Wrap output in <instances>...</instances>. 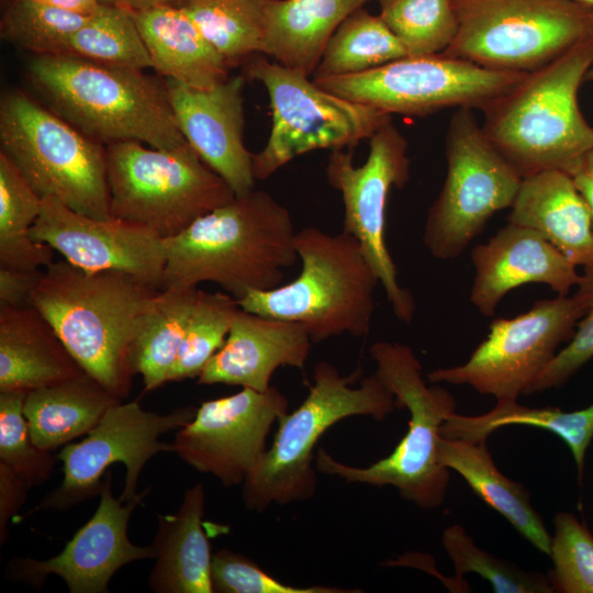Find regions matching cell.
<instances>
[{
    "instance_id": "1",
    "label": "cell",
    "mask_w": 593,
    "mask_h": 593,
    "mask_svg": "<svg viewBox=\"0 0 593 593\" xmlns=\"http://www.w3.org/2000/svg\"><path fill=\"white\" fill-rule=\"evenodd\" d=\"M290 211L271 194L250 190L164 239L163 288L219 284L236 300L281 286L299 256Z\"/></svg>"
},
{
    "instance_id": "2",
    "label": "cell",
    "mask_w": 593,
    "mask_h": 593,
    "mask_svg": "<svg viewBox=\"0 0 593 593\" xmlns=\"http://www.w3.org/2000/svg\"><path fill=\"white\" fill-rule=\"evenodd\" d=\"M158 290L127 272L87 271L63 259L44 268L32 305L82 370L123 400L135 374L130 360L135 323Z\"/></svg>"
},
{
    "instance_id": "3",
    "label": "cell",
    "mask_w": 593,
    "mask_h": 593,
    "mask_svg": "<svg viewBox=\"0 0 593 593\" xmlns=\"http://www.w3.org/2000/svg\"><path fill=\"white\" fill-rule=\"evenodd\" d=\"M592 61L593 34L527 72L483 109V132L522 177L581 171L593 148V127L580 110L578 93Z\"/></svg>"
},
{
    "instance_id": "4",
    "label": "cell",
    "mask_w": 593,
    "mask_h": 593,
    "mask_svg": "<svg viewBox=\"0 0 593 593\" xmlns=\"http://www.w3.org/2000/svg\"><path fill=\"white\" fill-rule=\"evenodd\" d=\"M27 69L54 112L105 146L133 141L172 149L187 143L166 82L145 70L69 54L34 56Z\"/></svg>"
},
{
    "instance_id": "5",
    "label": "cell",
    "mask_w": 593,
    "mask_h": 593,
    "mask_svg": "<svg viewBox=\"0 0 593 593\" xmlns=\"http://www.w3.org/2000/svg\"><path fill=\"white\" fill-rule=\"evenodd\" d=\"M299 276L271 290H251L237 300L240 309L299 322L313 343L344 334L366 336L374 313L379 279L350 234L315 226L295 233Z\"/></svg>"
},
{
    "instance_id": "6",
    "label": "cell",
    "mask_w": 593,
    "mask_h": 593,
    "mask_svg": "<svg viewBox=\"0 0 593 593\" xmlns=\"http://www.w3.org/2000/svg\"><path fill=\"white\" fill-rule=\"evenodd\" d=\"M376 373L410 413L409 428L394 450L367 466L336 460L324 448L315 456L316 469L350 483L394 486L400 495L423 510L439 507L446 497L450 470L438 460L440 428L456 412L455 398L441 387H428L413 349L401 343L379 340L370 347Z\"/></svg>"
},
{
    "instance_id": "7",
    "label": "cell",
    "mask_w": 593,
    "mask_h": 593,
    "mask_svg": "<svg viewBox=\"0 0 593 593\" xmlns=\"http://www.w3.org/2000/svg\"><path fill=\"white\" fill-rule=\"evenodd\" d=\"M362 369L342 376L327 361L313 370V383L304 401L279 421L272 445L242 488L244 505L262 512L272 504L287 505L311 499L316 491L314 448L334 424L350 416L383 421L398 401L374 372L362 378Z\"/></svg>"
},
{
    "instance_id": "8",
    "label": "cell",
    "mask_w": 593,
    "mask_h": 593,
    "mask_svg": "<svg viewBox=\"0 0 593 593\" xmlns=\"http://www.w3.org/2000/svg\"><path fill=\"white\" fill-rule=\"evenodd\" d=\"M111 217L146 227L163 239L236 195L186 143L172 149L138 142L107 145Z\"/></svg>"
},
{
    "instance_id": "9",
    "label": "cell",
    "mask_w": 593,
    "mask_h": 593,
    "mask_svg": "<svg viewBox=\"0 0 593 593\" xmlns=\"http://www.w3.org/2000/svg\"><path fill=\"white\" fill-rule=\"evenodd\" d=\"M0 143L41 198L98 219L111 217L107 146L21 91L3 96Z\"/></svg>"
},
{
    "instance_id": "10",
    "label": "cell",
    "mask_w": 593,
    "mask_h": 593,
    "mask_svg": "<svg viewBox=\"0 0 593 593\" xmlns=\"http://www.w3.org/2000/svg\"><path fill=\"white\" fill-rule=\"evenodd\" d=\"M458 31L443 53L482 67L534 71L593 34V9L573 0H452Z\"/></svg>"
},
{
    "instance_id": "11",
    "label": "cell",
    "mask_w": 593,
    "mask_h": 593,
    "mask_svg": "<svg viewBox=\"0 0 593 593\" xmlns=\"http://www.w3.org/2000/svg\"><path fill=\"white\" fill-rule=\"evenodd\" d=\"M245 75L264 85L272 114L267 144L253 153L256 180L311 150H353L391 120L382 110L333 94L305 74L258 55L245 63Z\"/></svg>"
},
{
    "instance_id": "12",
    "label": "cell",
    "mask_w": 593,
    "mask_h": 593,
    "mask_svg": "<svg viewBox=\"0 0 593 593\" xmlns=\"http://www.w3.org/2000/svg\"><path fill=\"white\" fill-rule=\"evenodd\" d=\"M446 160V178L423 233L425 247L439 260L459 257L496 212L511 208L523 179L489 141L473 109L452 114Z\"/></svg>"
},
{
    "instance_id": "13",
    "label": "cell",
    "mask_w": 593,
    "mask_h": 593,
    "mask_svg": "<svg viewBox=\"0 0 593 593\" xmlns=\"http://www.w3.org/2000/svg\"><path fill=\"white\" fill-rule=\"evenodd\" d=\"M572 295L539 300L511 318H496L468 360L426 374L432 383L468 385L496 400H518L569 342L590 307L593 290L581 275Z\"/></svg>"
},
{
    "instance_id": "14",
    "label": "cell",
    "mask_w": 593,
    "mask_h": 593,
    "mask_svg": "<svg viewBox=\"0 0 593 593\" xmlns=\"http://www.w3.org/2000/svg\"><path fill=\"white\" fill-rule=\"evenodd\" d=\"M525 75L437 54L406 56L363 72L312 80L333 94L389 114L425 116L448 108L483 110Z\"/></svg>"
},
{
    "instance_id": "15",
    "label": "cell",
    "mask_w": 593,
    "mask_h": 593,
    "mask_svg": "<svg viewBox=\"0 0 593 593\" xmlns=\"http://www.w3.org/2000/svg\"><path fill=\"white\" fill-rule=\"evenodd\" d=\"M407 142L392 120L369 138V155L360 166L353 150H332L326 166L328 183L340 192L344 203L343 231L354 236L398 320L410 324L415 313L412 293L398 280L395 264L385 240V211L392 188L402 189L410 178Z\"/></svg>"
},
{
    "instance_id": "16",
    "label": "cell",
    "mask_w": 593,
    "mask_h": 593,
    "mask_svg": "<svg viewBox=\"0 0 593 593\" xmlns=\"http://www.w3.org/2000/svg\"><path fill=\"white\" fill-rule=\"evenodd\" d=\"M195 412V407L186 406L161 415L143 410L137 400L113 404L83 439L60 448L56 458L64 463V479L37 508L64 511L100 495L108 469L118 462L126 469L120 499L130 501L137 494L145 463L158 452L171 451V444L159 441V437L183 427Z\"/></svg>"
},
{
    "instance_id": "17",
    "label": "cell",
    "mask_w": 593,
    "mask_h": 593,
    "mask_svg": "<svg viewBox=\"0 0 593 593\" xmlns=\"http://www.w3.org/2000/svg\"><path fill=\"white\" fill-rule=\"evenodd\" d=\"M288 409V398L272 385L204 401L176 432L171 451L225 486L243 484L266 454L272 425Z\"/></svg>"
},
{
    "instance_id": "18",
    "label": "cell",
    "mask_w": 593,
    "mask_h": 593,
    "mask_svg": "<svg viewBox=\"0 0 593 593\" xmlns=\"http://www.w3.org/2000/svg\"><path fill=\"white\" fill-rule=\"evenodd\" d=\"M31 234L78 268L123 271L163 289L165 240L146 227L115 217L85 215L46 197Z\"/></svg>"
},
{
    "instance_id": "19",
    "label": "cell",
    "mask_w": 593,
    "mask_h": 593,
    "mask_svg": "<svg viewBox=\"0 0 593 593\" xmlns=\"http://www.w3.org/2000/svg\"><path fill=\"white\" fill-rule=\"evenodd\" d=\"M111 479L112 473L107 472L94 514L60 553L47 560L16 559L9 564L11 578L38 588L48 574H56L71 593H105L111 578L121 567L154 558L152 545L138 547L127 537L130 517L149 488L123 504L112 494Z\"/></svg>"
},
{
    "instance_id": "20",
    "label": "cell",
    "mask_w": 593,
    "mask_h": 593,
    "mask_svg": "<svg viewBox=\"0 0 593 593\" xmlns=\"http://www.w3.org/2000/svg\"><path fill=\"white\" fill-rule=\"evenodd\" d=\"M170 105L187 143L236 195L255 188L253 153L243 137L245 76L228 77L210 89L166 79Z\"/></svg>"
},
{
    "instance_id": "21",
    "label": "cell",
    "mask_w": 593,
    "mask_h": 593,
    "mask_svg": "<svg viewBox=\"0 0 593 593\" xmlns=\"http://www.w3.org/2000/svg\"><path fill=\"white\" fill-rule=\"evenodd\" d=\"M474 277L470 302L492 316L501 300L525 283H542L568 295L581 275L577 266L538 232L507 222L471 251Z\"/></svg>"
},
{
    "instance_id": "22",
    "label": "cell",
    "mask_w": 593,
    "mask_h": 593,
    "mask_svg": "<svg viewBox=\"0 0 593 593\" xmlns=\"http://www.w3.org/2000/svg\"><path fill=\"white\" fill-rule=\"evenodd\" d=\"M312 343L307 329L299 322L239 307L224 345L209 360L197 382L266 391L278 368H304Z\"/></svg>"
},
{
    "instance_id": "23",
    "label": "cell",
    "mask_w": 593,
    "mask_h": 593,
    "mask_svg": "<svg viewBox=\"0 0 593 593\" xmlns=\"http://www.w3.org/2000/svg\"><path fill=\"white\" fill-rule=\"evenodd\" d=\"M507 222L529 227L577 267L593 268V227L589 206L573 176L544 170L523 177Z\"/></svg>"
},
{
    "instance_id": "24",
    "label": "cell",
    "mask_w": 593,
    "mask_h": 593,
    "mask_svg": "<svg viewBox=\"0 0 593 593\" xmlns=\"http://www.w3.org/2000/svg\"><path fill=\"white\" fill-rule=\"evenodd\" d=\"M85 371L33 305H0V392L49 387Z\"/></svg>"
},
{
    "instance_id": "25",
    "label": "cell",
    "mask_w": 593,
    "mask_h": 593,
    "mask_svg": "<svg viewBox=\"0 0 593 593\" xmlns=\"http://www.w3.org/2000/svg\"><path fill=\"white\" fill-rule=\"evenodd\" d=\"M132 15L152 68L160 76L194 89H210L228 78L231 67L182 5H156Z\"/></svg>"
},
{
    "instance_id": "26",
    "label": "cell",
    "mask_w": 593,
    "mask_h": 593,
    "mask_svg": "<svg viewBox=\"0 0 593 593\" xmlns=\"http://www.w3.org/2000/svg\"><path fill=\"white\" fill-rule=\"evenodd\" d=\"M204 490L200 483L184 492L178 511L158 517L149 574L156 593H212L210 542L203 530Z\"/></svg>"
},
{
    "instance_id": "27",
    "label": "cell",
    "mask_w": 593,
    "mask_h": 593,
    "mask_svg": "<svg viewBox=\"0 0 593 593\" xmlns=\"http://www.w3.org/2000/svg\"><path fill=\"white\" fill-rule=\"evenodd\" d=\"M369 0H267L265 55L312 76L339 24Z\"/></svg>"
},
{
    "instance_id": "28",
    "label": "cell",
    "mask_w": 593,
    "mask_h": 593,
    "mask_svg": "<svg viewBox=\"0 0 593 593\" xmlns=\"http://www.w3.org/2000/svg\"><path fill=\"white\" fill-rule=\"evenodd\" d=\"M438 460L458 472L473 493L500 513L532 546L549 556L551 535L532 505L529 491L497 469L486 441L440 437Z\"/></svg>"
},
{
    "instance_id": "29",
    "label": "cell",
    "mask_w": 593,
    "mask_h": 593,
    "mask_svg": "<svg viewBox=\"0 0 593 593\" xmlns=\"http://www.w3.org/2000/svg\"><path fill=\"white\" fill-rule=\"evenodd\" d=\"M122 401L83 372L54 385L29 391L23 413L33 443L55 451L86 436L113 404Z\"/></svg>"
},
{
    "instance_id": "30",
    "label": "cell",
    "mask_w": 593,
    "mask_h": 593,
    "mask_svg": "<svg viewBox=\"0 0 593 593\" xmlns=\"http://www.w3.org/2000/svg\"><path fill=\"white\" fill-rule=\"evenodd\" d=\"M198 292V287L191 286L159 289L137 317L130 360L134 373L142 376L145 391L167 382Z\"/></svg>"
},
{
    "instance_id": "31",
    "label": "cell",
    "mask_w": 593,
    "mask_h": 593,
    "mask_svg": "<svg viewBox=\"0 0 593 593\" xmlns=\"http://www.w3.org/2000/svg\"><path fill=\"white\" fill-rule=\"evenodd\" d=\"M511 425L538 427L561 438L571 451L581 482L586 451L593 440V403L581 410L563 411L528 407L521 405L517 400H496L494 407L481 415L451 413L441 425L440 436L486 441L492 433Z\"/></svg>"
},
{
    "instance_id": "32",
    "label": "cell",
    "mask_w": 593,
    "mask_h": 593,
    "mask_svg": "<svg viewBox=\"0 0 593 593\" xmlns=\"http://www.w3.org/2000/svg\"><path fill=\"white\" fill-rule=\"evenodd\" d=\"M42 201L15 164L0 152V267L44 269L54 261L55 250L31 234Z\"/></svg>"
},
{
    "instance_id": "33",
    "label": "cell",
    "mask_w": 593,
    "mask_h": 593,
    "mask_svg": "<svg viewBox=\"0 0 593 593\" xmlns=\"http://www.w3.org/2000/svg\"><path fill=\"white\" fill-rule=\"evenodd\" d=\"M406 56L404 45L381 16L361 7L332 34L312 78L359 74Z\"/></svg>"
},
{
    "instance_id": "34",
    "label": "cell",
    "mask_w": 593,
    "mask_h": 593,
    "mask_svg": "<svg viewBox=\"0 0 593 593\" xmlns=\"http://www.w3.org/2000/svg\"><path fill=\"white\" fill-rule=\"evenodd\" d=\"M267 0H188L182 7L230 67L264 54Z\"/></svg>"
},
{
    "instance_id": "35",
    "label": "cell",
    "mask_w": 593,
    "mask_h": 593,
    "mask_svg": "<svg viewBox=\"0 0 593 593\" xmlns=\"http://www.w3.org/2000/svg\"><path fill=\"white\" fill-rule=\"evenodd\" d=\"M64 54L91 61L145 70L152 60L132 15L119 7L101 4L76 31Z\"/></svg>"
},
{
    "instance_id": "36",
    "label": "cell",
    "mask_w": 593,
    "mask_h": 593,
    "mask_svg": "<svg viewBox=\"0 0 593 593\" xmlns=\"http://www.w3.org/2000/svg\"><path fill=\"white\" fill-rule=\"evenodd\" d=\"M238 309L237 300L228 293L199 290L167 382L199 377L224 345Z\"/></svg>"
},
{
    "instance_id": "37",
    "label": "cell",
    "mask_w": 593,
    "mask_h": 593,
    "mask_svg": "<svg viewBox=\"0 0 593 593\" xmlns=\"http://www.w3.org/2000/svg\"><path fill=\"white\" fill-rule=\"evenodd\" d=\"M380 16L409 56L443 54L452 43L458 21L452 0H378Z\"/></svg>"
},
{
    "instance_id": "38",
    "label": "cell",
    "mask_w": 593,
    "mask_h": 593,
    "mask_svg": "<svg viewBox=\"0 0 593 593\" xmlns=\"http://www.w3.org/2000/svg\"><path fill=\"white\" fill-rule=\"evenodd\" d=\"M88 18L35 0H13L3 14L1 36L34 56L64 54Z\"/></svg>"
},
{
    "instance_id": "39",
    "label": "cell",
    "mask_w": 593,
    "mask_h": 593,
    "mask_svg": "<svg viewBox=\"0 0 593 593\" xmlns=\"http://www.w3.org/2000/svg\"><path fill=\"white\" fill-rule=\"evenodd\" d=\"M443 547L454 564L456 578L475 573L496 593H553L547 574L525 571L479 548L459 524L444 530Z\"/></svg>"
},
{
    "instance_id": "40",
    "label": "cell",
    "mask_w": 593,
    "mask_h": 593,
    "mask_svg": "<svg viewBox=\"0 0 593 593\" xmlns=\"http://www.w3.org/2000/svg\"><path fill=\"white\" fill-rule=\"evenodd\" d=\"M548 579L557 593H593V534L578 517L560 512L553 519Z\"/></svg>"
},
{
    "instance_id": "41",
    "label": "cell",
    "mask_w": 593,
    "mask_h": 593,
    "mask_svg": "<svg viewBox=\"0 0 593 593\" xmlns=\"http://www.w3.org/2000/svg\"><path fill=\"white\" fill-rule=\"evenodd\" d=\"M26 392H0V462L20 475L31 488L44 483L56 456L37 447L23 413Z\"/></svg>"
},
{
    "instance_id": "42",
    "label": "cell",
    "mask_w": 593,
    "mask_h": 593,
    "mask_svg": "<svg viewBox=\"0 0 593 593\" xmlns=\"http://www.w3.org/2000/svg\"><path fill=\"white\" fill-rule=\"evenodd\" d=\"M211 582L217 593H350L331 586L299 588L286 584L248 558L221 549L212 555Z\"/></svg>"
},
{
    "instance_id": "43",
    "label": "cell",
    "mask_w": 593,
    "mask_h": 593,
    "mask_svg": "<svg viewBox=\"0 0 593 593\" xmlns=\"http://www.w3.org/2000/svg\"><path fill=\"white\" fill-rule=\"evenodd\" d=\"M593 290V268L582 273ZM593 358V296L589 310L578 323L568 344L560 349L547 367L528 387L525 395L559 388Z\"/></svg>"
},
{
    "instance_id": "44",
    "label": "cell",
    "mask_w": 593,
    "mask_h": 593,
    "mask_svg": "<svg viewBox=\"0 0 593 593\" xmlns=\"http://www.w3.org/2000/svg\"><path fill=\"white\" fill-rule=\"evenodd\" d=\"M44 269H12L0 267V305L29 306Z\"/></svg>"
},
{
    "instance_id": "45",
    "label": "cell",
    "mask_w": 593,
    "mask_h": 593,
    "mask_svg": "<svg viewBox=\"0 0 593 593\" xmlns=\"http://www.w3.org/2000/svg\"><path fill=\"white\" fill-rule=\"evenodd\" d=\"M31 486L11 468L0 462V542L3 545L8 537L9 519L24 503Z\"/></svg>"
},
{
    "instance_id": "46",
    "label": "cell",
    "mask_w": 593,
    "mask_h": 593,
    "mask_svg": "<svg viewBox=\"0 0 593 593\" xmlns=\"http://www.w3.org/2000/svg\"><path fill=\"white\" fill-rule=\"evenodd\" d=\"M66 11L91 15L102 4L100 0H35Z\"/></svg>"
},
{
    "instance_id": "47",
    "label": "cell",
    "mask_w": 593,
    "mask_h": 593,
    "mask_svg": "<svg viewBox=\"0 0 593 593\" xmlns=\"http://www.w3.org/2000/svg\"><path fill=\"white\" fill-rule=\"evenodd\" d=\"M187 1L188 0H100L102 4L119 7L132 12L163 4L182 5Z\"/></svg>"
},
{
    "instance_id": "48",
    "label": "cell",
    "mask_w": 593,
    "mask_h": 593,
    "mask_svg": "<svg viewBox=\"0 0 593 593\" xmlns=\"http://www.w3.org/2000/svg\"><path fill=\"white\" fill-rule=\"evenodd\" d=\"M573 179L577 188L581 192L589 206L593 227V177L583 171H580L573 176Z\"/></svg>"
},
{
    "instance_id": "49",
    "label": "cell",
    "mask_w": 593,
    "mask_h": 593,
    "mask_svg": "<svg viewBox=\"0 0 593 593\" xmlns=\"http://www.w3.org/2000/svg\"><path fill=\"white\" fill-rule=\"evenodd\" d=\"M581 171L593 177V148L586 154Z\"/></svg>"
},
{
    "instance_id": "50",
    "label": "cell",
    "mask_w": 593,
    "mask_h": 593,
    "mask_svg": "<svg viewBox=\"0 0 593 593\" xmlns=\"http://www.w3.org/2000/svg\"><path fill=\"white\" fill-rule=\"evenodd\" d=\"M573 1L593 9V0H573Z\"/></svg>"
},
{
    "instance_id": "51",
    "label": "cell",
    "mask_w": 593,
    "mask_h": 593,
    "mask_svg": "<svg viewBox=\"0 0 593 593\" xmlns=\"http://www.w3.org/2000/svg\"><path fill=\"white\" fill-rule=\"evenodd\" d=\"M585 80H593V61H592L588 72L585 75Z\"/></svg>"
}]
</instances>
